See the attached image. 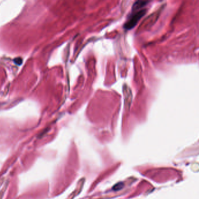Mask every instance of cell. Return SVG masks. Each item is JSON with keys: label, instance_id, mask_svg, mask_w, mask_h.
I'll return each instance as SVG.
<instances>
[{"label": "cell", "instance_id": "1", "mask_svg": "<svg viewBox=\"0 0 199 199\" xmlns=\"http://www.w3.org/2000/svg\"><path fill=\"white\" fill-rule=\"evenodd\" d=\"M148 4L147 1H136L132 8V13L124 25V29L130 30L137 24L138 22L147 12V9L144 7Z\"/></svg>", "mask_w": 199, "mask_h": 199}]
</instances>
